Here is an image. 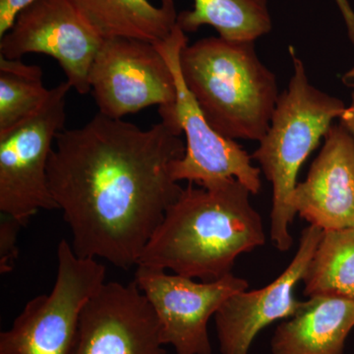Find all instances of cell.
I'll return each instance as SVG.
<instances>
[{"label":"cell","mask_w":354,"mask_h":354,"mask_svg":"<svg viewBox=\"0 0 354 354\" xmlns=\"http://www.w3.org/2000/svg\"><path fill=\"white\" fill-rule=\"evenodd\" d=\"M323 232L314 225L304 228L297 254L278 278L260 290L239 291L221 305L215 314L221 354H248L261 330L297 313L304 301L297 300L293 290L304 279Z\"/></svg>","instance_id":"12"},{"label":"cell","mask_w":354,"mask_h":354,"mask_svg":"<svg viewBox=\"0 0 354 354\" xmlns=\"http://www.w3.org/2000/svg\"><path fill=\"white\" fill-rule=\"evenodd\" d=\"M88 82L99 113L115 120L151 106L169 109L176 104L171 67L155 44L141 39H104Z\"/></svg>","instance_id":"9"},{"label":"cell","mask_w":354,"mask_h":354,"mask_svg":"<svg viewBox=\"0 0 354 354\" xmlns=\"http://www.w3.org/2000/svg\"><path fill=\"white\" fill-rule=\"evenodd\" d=\"M339 120V124L349 133L354 142V92L351 94V104L346 106Z\"/></svg>","instance_id":"22"},{"label":"cell","mask_w":354,"mask_h":354,"mask_svg":"<svg viewBox=\"0 0 354 354\" xmlns=\"http://www.w3.org/2000/svg\"><path fill=\"white\" fill-rule=\"evenodd\" d=\"M19 221L11 216L1 214L0 221V272L6 274L12 271L18 257L17 237L20 227Z\"/></svg>","instance_id":"19"},{"label":"cell","mask_w":354,"mask_h":354,"mask_svg":"<svg viewBox=\"0 0 354 354\" xmlns=\"http://www.w3.org/2000/svg\"><path fill=\"white\" fill-rule=\"evenodd\" d=\"M192 10L178 13L177 25L185 32L211 26L221 38L256 41L272 27L268 0H193Z\"/></svg>","instance_id":"16"},{"label":"cell","mask_w":354,"mask_h":354,"mask_svg":"<svg viewBox=\"0 0 354 354\" xmlns=\"http://www.w3.org/2000/svg\"><path fill=\"white\" fill-rule=\"evenodd\" d=\"M106 272L102 263L78 257L62 239L53 290L28 301L0 334V354H70L84 306L106 283Z\"/></svg>","instance_id":"5"},{"label":"cell","mask_w":354,"mask_h":354,"mask_svg":"<svg viewBox=\"0 0 354 354\" xmlns=\"http://www.w3.org/2000/svg\"><path fill=\"white\" fill-rule=\"evenodd\" d=\"M67 82L51 88L38 113L0 135V212L23 227L41 209H57L48 184L53 143L66 121Z\"/></svg>","instance_id":"7"},{"label":"cell","mask_w":354,"mask_h":354,"mask_svg":"<svg viewBox=\"0 0 354 354\" xmlns=\"http://www.w3.org/2000/svg\"><path fill=\"white\" fill-rule=\"evenodd\" d=\"M70 354H167L157 315L136 281H109L95 291Z\"/></svg>","instance_id":"11"},{"label":"cell","mask_w":354,"mask_h":354,"mask_svg":"<svg viewBox=\"0 0 354 354\" xmlns=\"http://www.w3.org/2000/svg\"><path fill=\"white\" fill-rule=\"evenodd\" d=\"M88 24L104 38L141 39L153 44L165 41L177 24L174 0L160 6L149 0H73Z\"/></svg>","instance_id":"15"},{"label":"cell","mask_w":354,"mask_h":354,"mask_svg":"<svg viewBox=\"0 0 354 354\" xmlns=\"http://www.w3.org/2000/svg\"><path fill=\"white\" fill-rule=\"evenodd\" d=\"M252 193L234 178L183 188L148 242L138 266L213 281L232 272L236 258L264 245Z\"/></svg>","instance_id":"2"},{"label":"cell","mask_w":354,"mask_h":354,"mask_svg":"<svg viewBox=\"0 0 354 354\" xmlns=\"http://www.w3.org/2000/svg\"><path fill=\"white\" fill-rule=\"evenodd\" d=\"M302 281L307 297L354 300V227L324 230Z\"/></svg>","instance_id":"17"},{"label":"cell","mask_w":354,"mask_h":354,"mask_svg":"<svg viewBox=\"0 0 354 354\" xmlns=\"http://www.w3.org/2000/svg\"><path fill=\"white\" fill-rule=\"evenodd\" d=\"M36 0H0V38L12 27L16 18Z\"/></svg>","instance_id":"20"},{"label":"cell","mask_w":354,"mask_h":354,"mask_svg":"<svg viewBox=\"0 0 354 354\" xmlns=\"http://www.w3.org/2000/svg\"><path fill=\"white\" fill-rule=\"evenodd\" d=\"M50 95L41 67L0 55V135L38 113Z\"/></svg>","instance_id":"18"},{"label":"cell","mask_w":354,"mask_h":354,"mask_svg":"<svg viewBox=\"0 0 354 354\" xmlns=\"http://www.w3.org/2000/svg\"><path fill=\"white\" fill-rule=\"evenodd\" d=\"M184 82L209 125L228 139L260 142L279 93L253 41L208 37L180 53Z\"/></svg>","instance_id":"3"},{"label":"cell","mask_w":354,"mask_h":354,"mask_svg":"<svg viewBox=\"0 0 354 354\" xmlns=\"http://www.w3.org/2000/svg\"><path fill=\"white\" fill-rule=\"evenodd\" d=\"M187 44L186 32L176 24L165 41L155 44L171 67L176 86V104L171 109H158L160 120L180 128L186 137L185 153L172 162V177L177 183L186 180L201 187L234 178L252 195L258 194L261 169L253 165L252 156L209 125L184 82L179 58Z\"/></svg>","instance_id":"6"},{"label":"cell","mask_w":354,"mask_h":354,"mask_svg":"<svg viewBox=\"0 0 354 354\" xmlns=\"http://www.w3.org/2000/svg\"><path fill=\"white\" fill-rule=\"evenodd\" d=\"M181 133L165 120L143 130L100 113L58 133L48 184L78 257L122 270L138 266L183 190L171 174L172 162L185 153Z\"/></svg>","instance_id":"1"},{"label":"cell","mask_w":354,"mask_h":354,"mask_svg":"<svg viewBox=\"0 0 354 354\" xmlns=\"http://www.w3.org/2000/svg\"><path fill=\"white\" fill-rule=\"evenodd\" d=\"M293 73L279 95L269 128L252 158L272 184L271 239L281 252L293 244L290 225L295 213L290 200L300 167L346 108L339 97L312 85L304 62L290 46Z\"/></svg>","instance_id":"4"},{"label":"cell","mask_w":354,"mask_h":354,"mask_svg":"<svg viewBox=\"0 0 354 354\" xmlns=\"http://www.w3.org/2000/svg\"><path fill=\"white\" fill-rule=\"evenodd\" d=\"M104 41L73 0H36L0 38V55L8 59H20L29 53L53 57L70 87L87 95L91 69Z\"/></svg>","instance_id":"8"},{"label":"cell","mask_w":354,"mask_h":354,"mask_svg":"<svg viewBox=\"0 0 354 354\" xmlns=\"http://www.w3.org/2000/svg\"><path fill=\"white\" fill-rule=\"evenodd\" d=\"M354 328V300L313 297L277 327L272 354H344Z\"/></svg>","instance_id":"14"},{"label":"cell","mask_w":354,"mask_h":354,"mask_svg":"<svg viewBox=\"0 0 354 354\" xmlns=\"http://www.w3.org/2000/svg\"><path fill=\"white\" fill-rule=\"evenodd\" d=\"M342 81L346 87L354 88V64L346 73H344V75L342 76Z\"/></svg>","instance_id":"23"},{"label":"cell","mask_w":354,"mask_h":354,"mask_svg":"<svg viewBox=\"0 0 354 354\" xmlns=\"http://www.w3.org/2000/svg\"><path fill=\"white\" fill-rule=\"evenodd\" d=\"M290 205L295 214L323 230L354 227V142L341 124L330 127Z\"/></svg>","instance_id":"13"},{"label":"cell","mask_w":354,"mask_h":354,"mask_svg":"<svg viewBox=\"0 0 354 354\" xmlns=\"http://www.w3.org/2000/svg\"><path fill=\"white\" fill-rule=\"evenodd\" d=\"M339 12L342 14V19L346 24L348 38L354 44V10L348 0H335Z\"/></svg>","instance_id":"21"},{"label":"cell","mask_w":354,"mask_h":354,"mask_svg":"<svg viewBox=\"0 0 354 354\" xmlns=\"http://www.w3.org/2000/svg\"><path fill=\"white\" fill-rule=\"evenodd\" d=\"M134 281L157 315L162 342L171 344L176 354H213L209 319L232 295L248 288L246 279L232 272L196 283L145 266H137Z\"/></svg>","instance_id":"10"}]
</instances>
